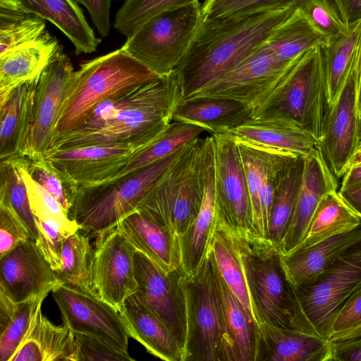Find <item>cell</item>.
<instances>
[{
  "instance_id": "603a6c76",
  "label": "cell",
  "mask_w": 361,
  "mask_h": 361,
  "mask_svg": "<svg viewBox=\"0 0 361 361\" xmlns=\"http://www.w3.org/2000/svg\"><path fill=\"white\" fill-rule=\"evenodd\" d=\"M234 139L306 156L317 149V139L295 121L276 114L250 117L228 130Z\"/></svg>"
},
{
  "instance_id": "484cf974",
  "label": "cell",
  "mask_w": 361,
  "mask_h": 361,
  "mask_svg": "<svg viewBox=\"0 0 361 361\" xmlns=\"http://www.w3.org/2000/svg\"><path fill=\"white\" fill-rule=\"evenodd\" d=\"M42 304L11 361H77L74 334L64 324H52L42 314Z\"/></svg>"
},
{
  "instance_id": "ab89813d",
  "label": "cell",
  "mask_w": 361,
  "mask_h": 361,
  "mask_svg": "<svg viewBox=\"0 0 361 361\" xmlns=\"http://www.w3.org/2000/svg\"><path fill=\"white\" fill-rule=\"evenodd\" d=\"M89 235L80 230L67 236L62 252L61 267L56 272L59 283L69 284L92 293V247Z\"/></svg>"
},
{
  "instance_id": "4316f807",
  "label": "cell",
  "mask_w": 361,
  "mask_h": 361,
  "mask_svg": "<svg viewBox=\"0 0 361 361\" xmlns=\"http://www.w3.org/2000/svg\"><path fill=\"white\" fill-rule=\"evenodd\" d=\"M39 75L11 91L0 104V159L22 155L33 122Z\"/></svg>"
},
{
  "instance_id": "bcb514c9",
  "label": "cell",
  "mask_w": 361,
  "mask_h": 361,
  "mask_svg": "<svg viewBox=\"0 0 361 361\" xmlns=\"http://www.w3.org/2000/svg\"><path fill=\"white\" fill-rule=\"evenodd\" d=\"M300 0H204L206 18L245 16L262 11L298 7Z\"/></svg>"
},
{
  "instance_id": "e575fe53",
  "label": "cell",
  "mask_w": 361,
  "mask_h": 361,
  "mask_svg": "<svg viewBox=\"0 0 361 361\" xmlns=\"http://www.w3.org/2000/svg\"><path fill=\"white\" fill-rule=\"evenodd\" d=\"M328 42L298 8L272 30L266 41L277 59L287 66L292 65L309 49L325 46Z\"/></svg>"
},
{
  "instance_id": "cb8c5ba5",
  "label": "cell",
  "mask_w": 361,
  "mask_h": 361,
  "mask_svg": "<svg viewBox=\"0 0 361 361\" xmlns=\"http://www.w3.org/2000/svg\"><path fill=\"white\" fill-rule=\"evenodd\" d=\"M116 228L136 251L165 273L182 267L180 238L137 209L125 217Z\"/></svg>"
},
{
  "instance_id": "8fae6325",
  "label": "cell",
  "mask_w": 361,
  "mask_h": 361,
  "mask_svg": "<svg viewBox=\"0 0 361 361\" xmlns=\"http://www.w3.org/2000/svg\"><path fill=\"white\" fill-rule=\"evenodd\" d=\"M293 64L287 66L279 61L265 42L221 79L186 99L235 100L248 109L251 117L269 98Z\"/></svg>"
},
{
  "instance_id": "f1b7e54d",
  "label": "cell",
  "mask_w": 361,
  "mask_h": 361,
  "mask_svg": "<svg viewBox=\"0 0 361 361\" xmlns=\"http://www.w3.org/2000/svg\"><path fill=\"white\" fill-rule=\"evenodd\" d=\"M361 242V224L355 229L337 235L314 246L283 255V263L295 287L315 281L343 253Z\"/></svg>"
},
{
  "instance_id": "816d5d0a",
  "label": "cell",
  "mask_w": 361,
  "mask_h": 361,
  "mask_svg": "<svg viewBox=\"0 0 361 361\" xmlns=\"http://www.w3.org/2000/svg\"><path fill=\"white\" fill-rule=\"evenodd\" d=\"M360 324H361V289L355 293L340 310L333 324L330 337Z\"/></svg>"
},
{
  "instance_id": "52a82bcc",
  "label": "cell",
  "mask_w": 361,
  "mask_h": 361,
  "mask_svg": "<svg viewBox=\"0 0 361 361\" xmlns=\"http://www.w3.org/2000/svg\"><path fill=\"white\" fill-rule=\"evenodd\" d=\"M204 139L192 141L137 207L180 238L197 216L204 192Z\"/></svg>"
},
{
  "instance_id": "d6986e66",
  "label": "cell",
  "mask_w": 361,
  "mask_h": 361,
  "mask_svg": "<svg viewBox=\"0 0 361 361\" xmlns=\"http://www.w3.org/2000/svg\"><path fill=\"white\" fill-rule=\"evenodd\" d=\"M143 148L130 144L102 143L49 149L44 156L81 187L109 180Z\"/></svg>"
},
{
  "instance_id": "c3c4849f",
  "label": "cell",
  "mask_w": 361,
  "mask_h": 361,
  "mask_svg": "<svg viewBox=\"0 0 361 361\" xmlns=\"http://www.w3.org/2000/svg\"><path fill=\"white\" fill-rule=\"evenodd\" d=\"M37 237V247L51 269L58 271L61 267V257L66 238L69 234L58 225L35 216Z\"/></svg>"
},
{
  "instance_id": "277c9868",
  "label": "cell",
  "mask_w": 361,
  "mask_h": 361,
  "mask_svg": "<svg viewBox=\"0 0 361 361\" xmlns=\"http://www.w3.org/2000/svg\"><path fill=\"white\" fill-rule=\"evenodd\" d=\"M190 143L126 176L80 187L69 218L77 224L80 231L90 238L116 228L125 217L137 210Z\"/></svg>"
},
{
  "instance_id": "91938a15",
  "label": "cell",
  "mask_w": 361,
  "mask_h": 361,
  "mask_svg": "<svg viewBox=\"0 0 361 361\" xmlns=\"http://www.w3.org/2000/svg\"><path fill=\"white\" fill-rule=\"evenodd\" d=\"M0 10L16 13H27L20 0H0Z\"/></svg>"
},
{
  "instance_id": "30bf717a",
  "label": "cell",
  "mask_w": 361,
  "mask_h": 361,
  "mask_svg": "<svg viewBox=\"0 0 361 361\" xmlns=\"http://www.w3.org/2000/svg\"><path fill=\"white\" fill-rule=\"evenodd\" d=\"M183 286L187 318L184 361H219L221 319L209 252L197 273L184 276Z\"/></svg>"
},
{
  "instance_id": "be15d7a7",
  "label": "cell",
  "mask_w": 361,
  "mask_h": 361,
  "mask_svg": "<svg viewBox=\"0 0 361 361\" xmlns=\"http://www.w3.org/2000/svg\"><path fill=\"white\" fill-rule=\"evenodd\" d=\"M358 116H359V126H361V107L358 110Z\"/></svg>"
},
{
  "instance_id": "ac0fdd59",
  "label": "cell",
  "mask_w": 361,
  "mask_h": 361,
  "mask_svg": "<svg viewBox=\"0 0 361 361\" xmlns=\"http://www.w3.org/2000/svg\"><path fill=\"white\" fill-rule=\"evenodd\" d=\"M58 283L56 272L33 239L0 256V291L16 303L48 295Z\"/></svg>"
},
{
  "instance_id": "f907efd6",
  "label": "cell",
  "mask_w": 361,
  "mask_h": 361,
  "mask_svg": "<svg viewBox=\"0 0 361 361\" xmlns=\"http://www.w3.org/2000/svg\"><path fill=\"white\" fill-rule=\"evenodd\" d=\"M30 238L33 239L29 230L15 211L0 204V256L20 242Z\"/></svg>"
},
{
  "instance_id": "3957f363",
  "label": "cell",
  "mask_w": 361,
  "mask_h": 361,
  "mask_svg": "<svg viewBox=\"0 0 361 361\" xmlns=\"http://www.w3.org/2000/svg\"><path fill=\"white\" fill-rule=\"evenodd\" d=\"M234 232L260 329L266 325L322 337L302 310L279 247L257 235Z\"/></svg>"
},
{
  "instance_id": "9c48e42d",
  "label": "cell",
  "mask_w": 361,
  "mask_h": 361,
  "mask_svg": "<svg viewBox=\"0 0 361 361\" xmlns=\"http://www.w3.org/2000/svg\"><path fill=\"white\" fill-rule=\"evenodd\" d=\"M296 289L306 317L329 340L340 310L361 289V242L341 255L315 281Z\"/></svg>"
},
{
  "instance_id": "f5cc1de1",
  "label": "cell",
  "mask_w": 361,
  "mask_h": 361,
  "mask_svg": "<svg viewBox=\"0 0 361 361\" xmlns=\"http://www.w3.org/2000/svg\"><path fill=\"white\" fill-rule=\"evenodd\" d=\"M87 9L99 34L106 37L110 30V6L111 0H77Z\"/></svg>"
},
{
  "instance_id": "7bdbcfd3",
  "label": "cell",
  "mask_w": 361,
  "mask_h": 361,
  "mask_svg": "<svg viewBox=\"0 0 361 361\" xmlns=\"http://www.w3.org/2000/svg\"><path fill=\"white\" fill-rule=\"evenodd\" d=\"M198 0H126L117 11L114 28L127 38L133 36L146 22L169 9Z\"/></svg>"
},
{
  "instance_id": "d590c367",
  "label": "cell",
  "mask_w": 361,
  "mask_h": 361,
  "mask_svg": "<svg viewBox=\"0 0 361 361\" xmlns=\"http://www.w3.org/2000/svg\"><path fill=\"white\" fill-rule=\"evenodd\" d=\"M304 168V156L293 158L278 183L270 214L267 239L279 248L290 226Z\"/></svg>"
},
{
  "instance_id": "8992f818",
  "label": "cell",
  "mask_w": 361,
  "mask_h": 361,
  "mask_svg": "<svg viewBox=\"0 0 361 361\" xmlns=\"http://www.w3.org/2000/svg\"><path fill=\"white\" fill-rule=\"evenodd\" d=\"M323 47L315 46L305 51L251 117L280 115L319 140L329 109Z\"/></svg>"
},
{
  "instance_id": "7a4b0ae2",
  "label": "cell",
  "mask_w": 361,
  "mask_h": 361,
  "mask_svg": "<svg viewBox=\"0 0 361 361\" xmlns=\"http://www.w3.org/2000/svg\"><path fill=\"white\" fill-rule=\"evenodd\" d=\"M296 7L206 18L176 68L185 99L221 79L264 43Z\"/></svg>"
},
{
  "instance_id": "94428289",
  "label": "cell",
  "mask_w": 361,
  "mask_h": 361,
  "mask_svg": "<svg viewBox=\"0 0 361 361\" xmlns=\"http://www.w3.org/2000/svg\"><path fill=\"white\" fill-rule=\"evenodd\" d=\"M361 336V324L348 330L342 331L338 334V338H346Z\"/></svg>"
},
{
  "instance_id": "ffe728a7",
  "label": "cell",
  "mask_w": 361,
  "mask_h": 361,
  "mask_svg": "<svg viewBox=\"0 0 361 361\" xmlns=\"http://www.w3.org/2000/svg\"><path fill=\"white\" fill-rule=\"evenodd\" d=\"M209 254L221 319L219 361H259L260 331L225 283Z\"/></svg>"
},
{
  "instance_id": "f6af8a7d",
  "label": "cell",
  "mask_w": 361,
  "mask_h": 361,
  "mask_svg": "<svg viewBox=\"0 0 361 361\" xmlns=\"http://www.w3.org/2000/svg\"><path fill=\"white\" fill-rule=\"evenodd\" d=\"M47 296L44 295L18 303L7 324L0 329V361H11L28 330L38 305Z\"/></svg>"
},
{
  "instance_id": "ee69618b",
  "label": "cell",
  "mask_w": 361,
  "mask_h": 361,
  "mask_svg": "<svg viewBox=\"0 0 361 361\" xmlns=\"http://www.w3.org/2000/svg\"><path fill=\"white\" fill-rule=\"evenodd\" d=\"M27 161L23 169V175L34 216L58 225L69 235L78 231V226L68 217L59 201L27 173Z\"/></svg>"
},
{
  "instance_id": "1f68e13d",
  "label": "cell",
  "mask_w": 361,
  "mask_h": 361,
  "mask_svg": "<svg viewBox=\"0 0 361 361\" xmlns=\"http://www.w3.org/2000/svg\"><path fill=\"white\" fill-rule=\"evenodd\" d=\"M27 13L53 23L72 42L75 54L95 51L101 42L75 0H20Z\"/></svg>"
},
{
  "instance_id": "5bb4252c",
  "label": "cell",
  "mask_w": 361,
  "mask_h": 361,
  "mask_svg": "<svg viewBox=\"0 0 361 361\" xmlns=\"http://www.w3.org/2000/svg\"><path fill=\"white\" fill-rule=\"evenodd\" d=\"M133 262L136 295L168 326L184 354L187 318L182 267L166 274L138 251L135 252Z\"/></svg>"
},
{
  "instance_id": "83f0119b",
  "label": "cell",
  "mask_w": 361,
  "mask_h": 361,
  "mask_svg": "<svg viewBox=\"0 0 361 361\" xmlns=\"http://www.w3.org/2000/svg\"><path fill=\"white\" fill-rule=\"evenodd\" d=\"M63 47L46 31L38 39L0 56V104L22 83L39 76Z\"/></svg>"
},
{
  "instance_id": "e7e4bbea",
  "label": "cell",
  "mask_w": 361,
  "mask_h": 361,
  "mask_svg": "<svg viewBox=\"0 0 361 361\" xmlns=\"http://www.w3.org/2000/svg\"><path fill=\"white\" fill-rule=\"evenodd\" d=\"M360 143H361V126H359V145Z\"/></svg>"
},
{
  "instance_id": "6f0895ef",
  "label": "cell",
  "mask_w": 361,
  "mask_h": 361,
  "mask_svg": "<svg viewBox=\"0 0 361 361\" xmlns=\"http://www.w3.org/2000/svg\"><path fill=\"white\" fill-rule=\"evenodd\" d=\"M361 184V163L348 168L343 176L341 187Z\"/></svg>"
},
{
  "instance_id": "4fadbf2b",
  "label": "cell",
  "mask_w": 361,
  "mask_h": 361,
  "mask_svg": "<svg viewBox=\"0 0 361 361\" xmlns=\"http://www.w3.org/2000/svg\"><path fill=\"white\" fill-rule=\"evenodd\" d=\"M51 293L63 324L73 334L94 337L128 352L130 336L115 307L94 293L69 284L58 283Z\"/></svg>"
},
{
  "instance_id": "9a60e30c",
  "label": "cell",
  "mask_w": 361,
  "mask_h": 361,
  "mask_svg": "<svg viewBox=\"0 0 361 361\" xmlns=\"http://www.w3.org/2000/svg\"><path fill=\"white\" fill-rule=\"evenodd\" d=\"M96 238L91 259L92 293L119 310L125 300L137 291L136 250L116 227Z\"/></svg>"
},
{
  "instance_id": "f546056e",
  "label": "cell",
  "mask_w": 361,
  "mask_h": 361,
  "mask_svg": "<svg viewBox=\"0 0 361 361\" xmlns=\"http://www.w3.org/2000/svg\"><path fill=\"white\" fill-rule=\"evenodd\" d=\"M331 343L321 336L263 326L259 361H331Z\"/></svg>"
},
{
  "instance_id": "44dd1931",
  "label": "cell",
  "mask_w": 361,
  "mask_h": 361,
  "mask_svg": "<svg viewBox=\"0 0 361 361\" xmlns=\"http://www.w3.org/2000/svg\"><path fill=\"white\" fill-rule=\"evenodd\" d=\"M204 192L200 212L180 238L181 266L188 277L195 275L208 255L217 221L215 200V162L212 137L204 138Z\"/></svg>"
},
{
  "instance_id": "6125c7cd",
  "label": "cell",
  "mask_w": 361,
  "mask_h": 361,
  "mask_svg": "<svg viewBox=\"0 0 361 361\" xmlns=\"http://www.w3.org/2000/svg\"><path fill=\"white\" fill-rule=\"evenodd\" d=\"M360 163H361V143L358 145L353 157L351 158L348 169Z\"/></svg>"
},
{
  "instance_id": "e0dca14e",
  "label": "cell",
  "mask_w": 361,
  "mask_h": 361,
  "mask_svg": "<svg viewBox=\"0 0 361 361\" xmlns=\"http://www.w3.org/2000/svg\"><path fill=\"white\" fill-rule=\"evenodd\" d=\"M73 73L71 61L62 49L39 75L33 122L23 156L36 159L44 156L50 148L53 132Z\"/></svg>"
},
{
  "instance_id": "f35d334b",
  "label": "cell",
  "mask_w": 361,
  "mask_h": 361,
  "mask_svg": "<svg viewBox=\"0 0 361 361\" xmlns=\"http://www.w3.org/2000/svg\"><path fill=\"white\" fill-rule=\"evenodd\" d=\"M361 24L336 35L323 47L329 107L336 99L356 55Z\"/></svg>"
},
{
  "instance_id": "7dc6e473",
  "label": "cell",
  "mask_w": 361,
  "mask_h": 361,
  "mask_svg": "<svg viewBox=\"0 0 361 361\" xmlns=\"http://www.w3.org/2000/svg\"><path fill=\"white\" fill-rule=\"evenodd\" d=\"M297 8L328 39L350 32L330 0H300Z\"/></svg>"
},
{
  "instance_id": "74e56055",
  "label": "cell",
  "mask_w": 361,
  "mask_h": 361,
  "mask_svg": "<svg viewBox=\"0 0 361 361\" xmlns=\"http://www.w3.org/2000/svg\"><path fill=\"white\" fill-rule=\"evenodd\" d=\"M27 157L18 155L1 159L0 204L12 208L29 230L32 238L37 239V231L32 212L23 169Z\"/></svg>"
},
{
  "instance_id": "8d00e7d4",
  "label": "cell",
  "mask_w": 361,
  "mask_h": 361,
  "mask_svg": "<svg viewBox=\"0 0 361 361\" xmlns=\"http://www.w3.org/2000/svg\"><path fill=\"white\" fill-rule=\"evenodd\" d=\"M203 131V128L196 125L173 121L161 136L146 147L137 152L126 164L107 181L126 176L168 157L199 138Z\"/></svg>"
},
{
  "instance_id": "6da1fadb",
  "label": "cell",
  "mask_w": 361,
  "mask_h": 361,
  "mask_svg": "<svg viewBox=\"0 0 361 361\" xmlns=\"http://www.w3.org/2000/svg\"><path fill=\"white\" fill-rule=\"evenodd\" d=\"M184 99L183 81L176 70L100 102L49 150L102 143L145 147L167 129Z\"/></svg>"
},
{
  "instance_id": "681fc988",
  "label": "cell",
  "mask_w": 361,
  "mask_h": 361,
  "mask_svg": "<svg viewBox=\"0 0 361 361\" xmlns=\"http://www.w3.org/2000/svg\"><path fill=\"white\" fill-rule=\"evenodd\" d=\"M77 361H134L128 352L111 346L92 336L74 334Z\"/></svg>"
},
{
  "instance_id": "d4e9b609",
  "label": "cell",
  "mask_w": 361,
  "mask_h": 361,
  "mask_svg": "<svg viewBox=\"0 0 361 361\" xmlns=\"http://www.w3.org/2000/svg\"><path fill=\"white\" fill-rule=\"evenodd\" d=\"M119 312L130 337L149 353L165 361H184L183 349L175 336L135 293L125 300Z\"/></svg>"
},
{
  "instance_id": "7402d4cb",
  "label": "cell",
  "mask_w": 361,
  "mask_h": 361,
  "mask_svg": "<svg viewBox=\"0 0 361 361\" xmlns=\"http://www.w3.org/2000/svg\"><path fill=\"white\" fill-rule=\"evenodd\" d=\"M333 190H337V179L317 148L304 157L302 180L293 217L280 247L283 255L291 252L300 244L319 201Z\"/></svg>"
},
{
  "instance_id": "2e32d148",
  "label": "cell",
  "mask_w": 361,
  "mask_h": 361,
  "mask_svg": "<svg viewBox=\"0 0 361 361\" xmlns=\"http://www.w3.org/2000/svg\"><path fill=\"white\" fill-rule=\"evenodd\" d=\"M359 121L355 59L336 99L329 107L322 135L317 140V148L336 179L343 177L358 147Z\"/></svg>"
},
{
  "instance_id": "836d02e7",
  "label": "cell",
  "mask_w": 361,
  "mask_h": 361,
  "mask_svg": "<svg viewBox=\"0 0 361 361\" xmlns=\"http://www.w3.org/2000/svg\"><path fill=\"white\" fill-rule=\"evenodd\" d=\"M360 224L361 218L338 192H329L319 201L302 242L295 250L314 246L334 236L352 231Z\"/></svg>"
},
{
  "instance_id": "60d3db41",
  "label": "cell",
  "mask_w": 361,
  "mask_h": 361,
  "mask_svg": "<svg viewBox=\"0 0 361 361\" xmlns=\"http://www.w3.org/2000/svg\"><path fill=\"white\" fill-rule=\"evenodd\" d=\"M26 171L34 180L59 201L68 216L80 189L78 183L44 156L28 159Z\"/></svg>"
},
{
  "instance_id": "4dcf8cb0",
  "label": "cell",
  "mask_w": 361,
  "mask_h": 361,
  "mask_svg": "<svg viewBox=\"0 0 361 361\" xmlns=\"http://www.w3.org/2000/svg\"><path fill=\"white\" fill-rule=\"evenodd\" d=\"M209 252L225 283L260 331L259 320L251 298L235 233L218 218Z\"/></svg>"
},
{
  "instance_id": "b9f144b4",
  "label": "cell",
  "mask_w": 361,
  "mask_h": 361,
  "mask_svg": "<svg viewBox=\"0 0 361 361\" xmlns=\"http://www.w3.org/2000/svg\"><path fill=\"white\" fill-rule=\"evenodd\" d=\"M45 28V20L35 14L0 10V56L38 39Z\"/></svg>"
},
{
  "instance_id": "680465c9",
  "label": "cell",
  "mask_w": 361,
  "mask_h": 361,
  "mask_svg": "<svg viewBox=\"0 0 361 361\" xmlns=\"http://www.w3.org/2000/svg\"><path fill=\"white\" fill-rule=\"evenodd\" d=\"M356 70L357 78V113L361 107V30L356 51Z\"/></svg>"
},
{
  "instance_id": "db71d44e",
  "label": "cell",
  "mask_w": 361,
  "mask_h": 361,
  "mask_svg": "<svg viewBox=\"0 0 361 361\" xmlns=\"http://www.w3.org/2000/svg\"><path fill=\"white\" fill-rule=\"evenodd\" d=\"M331 361H361V336L331 341Z\"/></svg>"
},
{
  "instance_id": "9f6ffc18",
  "label": "cell",
  "mask_w": 361,
  "mask_h": 361,
  "mask_svg": "<svg viewBox=\"0 0 361 361\" xmlns=\"http://www.w3.org/2000/svg\"><path fill=\"white\" fill-rule=\"evenodd\" d=\"M338 194L361 218V184L341 188Z\"/></svg>"
},
{
  "instance_id": "11a10c76",
  "label": "cell",
  "mask_w": 361,
  "mask_h": 361,
  "mask_svg": "<svg viewBox=\"0 0 361 361\" xmlns=\"http://www.w3.org/2000/svg\"><path fill=\"white\" fill-rule=\"evenodd\" d=\"M349 31L361 24V0H330Z\"/></svg>"
},
{
  "instance_id": "7c38bea8",
  "label": "cell",
  "mask_w": 361,
  "mask_h": 361,
  "mask_svg": "<svg viewBox=\"0 0 361 361\" xmlns=\"http://www.w3.org/2000/svg\"><path fill=\"white\" fill-rule=\"evenodd\" d=\"M212 137L217 218L238 233L257 235L247 176L238 146L228 134H212Z\"/></svg>"
},
{
  "instance_id": "ba28073f",
  "label": "cell",
  "mask_w": 361,
  "mask_h": 361,
  "mask_svg": "<svg viewBox=\"0 0 361 361\" xmlns=\"http://www.w3.org/2000/svg\"><path fill=\"white\" fill-rule=\"evenodd\" d=\"M203 20L199 1L166 11L146 22L121 49L163 77L176 71Z\"/></svg>"
},
{
  "instance_id": "5b68a950",
  "label": "cell",
  "mask_w": 361,
  "mask_h": 361,
  "mask_svg": "<svg viewBox=\"0 0 361 361\" xmlns=\"http://www.w3.org/2000/svg\"><path fill=\"white\" fill-rule=\"evenodd\" d=\"M159 78L121 48L82 63L71 78L51 143L75 128L100 102Z\"/></svg>"
},
{
  "instance_id": "d6a6232c",
  "label": "cell",
  "mask_w": 361,
  "mask_h": 361,
  "mask_svg": "<svg viewBox=\"0 0 361 361\" xmlns=\"http://www.w3.org/2000/svg\"><path fill=\"white\" fill-rule=\"evenodd\" d=\"M250 117L248 109L235 100L190 98L178 106L173 121L196 125L212 135L226 133Z\"/></svg>"
}]
</instances>
